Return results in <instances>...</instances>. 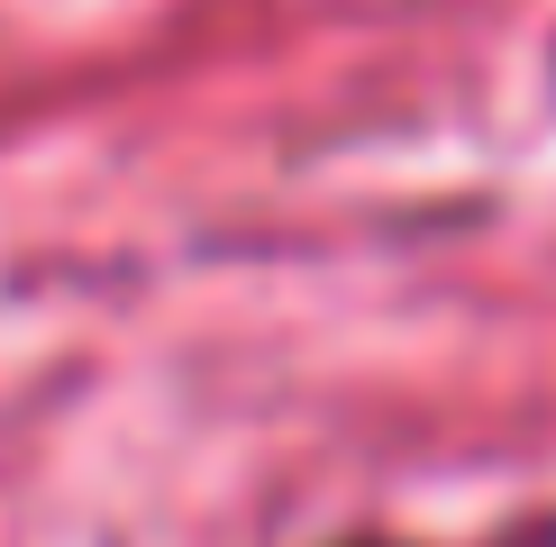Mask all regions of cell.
I'll return each mask as SVG.
<instances>
[{"label": "cell", "mask_w": 556, "mask_h": 547, "mask_svg": "<svg viewBox=\"0 0 556 547\" xmlns=\"http://www.w3.org/2000/svg\"><path fill=\"white\" fill-rule=\"evenodd\" d=\"M375 547H383V538H375Z\"/></svg>", "instance_id": "1"}]
</instances>
